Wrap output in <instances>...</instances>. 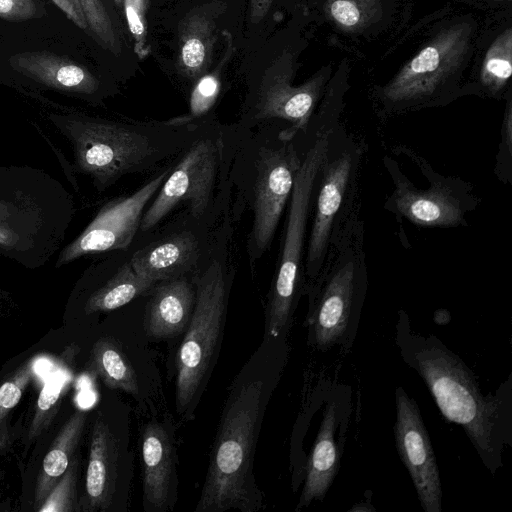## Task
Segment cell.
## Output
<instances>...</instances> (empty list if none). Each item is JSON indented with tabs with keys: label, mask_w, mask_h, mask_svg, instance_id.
Masks as SVG:
<instances>
[{
	"label": "cell",
	"mask_w": 512,
	"mask_h": 512,
	"mask_svg": "<svg viewBox=\"0 0 512 512\" xmlns=\"http://www.w3.org/2000/svg\"><path fill=\"white\" fill-rule=\"evenodd\" d=\"M285 339L263 337L232 379L194 512H258L264 508L254 458L264 414L286 361Z\"/></svg>",
	"instance_id": "1"
},
{
	"label": "cell",
	"mask_w": 512,
	"mask_h": 512,
	"mask_svg": "<svg viewBox=\"0 0 512 512\" xmlns=\"http://www.w3.org/2000/svg\"><path fill=\"white\" fill-rule=\"evenodd\" d=\"M48 118L71 145L74 171L88 177L98 192L124 176L153 170L178 156L205 121L188 116L126 121L82 113H51Z\"/></svg>",
	"instance_id": "2"
},
{
	"label": "cell",
	"mask_w": 512,
	"mask_h": 512,
	"mask_svg": "<svg viewBox=\"0 0 512 512\" xmlns=\"http://www.w3.org/2000/svg\"><path fill=\"white\" fill-rule=\"evenodd\" d=\"M248 132L238 124L203 121L145 210L139 230L149 232L178 207L208 229L230 214L233 161Z\"/></svg>",
	"instance_id": "3"
},
{
	"label": "cell",
	"mask_w": 512,
	"mask_h": 512,
	"mask_svg": "<svg viewBox=\"0 0 512 512\" xmlns=\"http://www.w3.org/2000/svg\"><path fill=\"white\" fill-rule=\"evenodd\" d=\"M249 131L243 138L232 167L236 200L230 211L238 219L243 207L252 213L247 237L249 261L254 264L270 248L288 204L301 165L298 134L274 122Z\"/></svg>",
	"instance_id": "4"
},
{
	"label": "cell",
	"mask_w": 512,
	"mask_h": 512,
	"mask_svg": "<svg viewBox=\"0 0 512 512\" xmlns=\"http://www.w3.org/2000/svg\"><path fill=\"white\" fill-rule=\"evenodd\" d=\"M75 214L71 193L31 166H0V256L26 268L60 251Z\"/></svg>",
	"instance_id": "5"
},
{
	"label": "cell",
	"mask_w": 512,
	"mask_h": 512,
	"mask_svg": "<svg viewBox=\"0 0 512 512\" xmlns=\"http://www.w3.org/2000/svg\"><path fill=\"white\" fill-rule=\"evenodd\" d=\"M231 219L216 230L211 251L192 276L195 303L175 357V411L182 422L196 412L220 355L234 269L228 264Z\"/></svg>",
	"instance_id": "6"
},
{
	"label": "cell",
	"mask_w": 512,
	"mask_h": 512,
	"mask_svg": "<svg viewBox=\"0 0 512 512\" xmlns=\"http://www.w3.org/2000/svg\"><path fill=\"white\" fill-rule=\"evenodd\" d=\"M409 363L424 380L443 417L462 426L485 465L501 466L504 445V402L484 396L472 371L436 338L424 339Z\"/></svg>",
	"instance_id": "7"
},
{
	"label": "cell",
	"mask_w": 512,
	"mask_h": 512,
	"mask_svg": "<svg viewBox=\"0 0 512 512\" xmlns=\"http://www.w3.org/2000/svg\"><path fill=\"white\" fill-rule=\"evenodd\" d=\"M364 154V143L340 123L330 130L317 175L307 237L305 290L317 279L332 244L347 224L361 215L360 171Z\"/></svg>",
	"instance_id": "8"
},
{
	"label": "cell",
	"mask_w": 512,
	"mask_h": 512,
	"mask_svg": "<svg viewBox=\"0 0 512 512\" xmlns=\"http://www.w3.org/2000/svg\"><path fill=\"white\" fill-rule=\"evenodd\" d=\"M330 130L301 142V165L288 202L278 264L265 305L264 338L286 337L298 300L305 291L308 222Z\"/></svg>",
	"instance_id": "9"
},
{
	"label": "cell",
	"mask_w": 512,
	"mask_h": 512,
	"mask_svg": "<svg viewBox=\"0 0 512 512\" xmlns=\"http://www.w3.org/2000/svg\"><path fill=\"white\" fill-rule=\"evenodd\" d=\"M364 220L352 219L328 251L309 294L310 344L325 350L343 340L361 309L368 286Z\"/></svg>",
	"instance_id": "10"
},
{
	"label": "cell",
	"mask_w": 512,
	"mask_h": 512,
	"mask_svg": "<svg viewBox=\"0 0 512 512\" xmlns=\"http://www.w3.org/2000/svg\"><path fill=\"white\" fill-rule=\"evenodd\" d=\"M396 154L409 158L426 177L430 186L420 189L402 173L398 163L389 156L383 159L394 189L384 203V208L397 219L406 218L415 225L425 227L456 228L467 226V216L480 204L473 186L456 177L436 172L425 158L411 148L399 145Z\"/></svg>",
	"instance_id": "11"
},
{
	"label": "cell",
	"mask_w": 512,
	"mask_h": 512,
	"mask_svg": "<svg viewBox=\"0 0 512 512\" xmlns=\"http://www.w3.org/2000/svg\"><path fill=\"white\" fill-rule=\"evenodd\" d=\"M471 26L454 24L437 33L377 93L384 116L439 105L440 94L467 55Z\"/></svg>",
	"instance_id": "12"
},
{
	"label": "cell",
	"mask_w": 512,
	"mask_h": 512,
	"mask_svg": "<svg viewBox=\"0 0 512 512\" xmlns=\"http://www.w3.org/2000/svg\"><path fill=\"white\" fill-rule=\"evenodd\" d=\"M98 416L86 472L89 506L125 512L129 510L134 474L130 408L121 404L114 422L102 414Z\"/></svg>",
	"instance_id": "13"
},
{
	"label": "cell",
	"mask_w": 512,
	"mask_h": 512,
	"mask_svg": "<svg viewBox=\"0 0 512 512\" xmlns=\"http://www.w3.org/2000/svg\"><path fill=\"white\" fill-rule=\"evenodd\" d=\"M292 55L283 52L264 70L254 97L244 110L240 128L251 131L275 120L289 123L293 134L305 133L320 100L327 79L319 72L301 85L294 86Z\"/></svg>",
	"instance_id": "14"
},
{
	"label": "cell",
	"mask_w": 512,
	"mask_h": 512,
	"mask_svg": "<svg viewBox=\"0 0 512 512\" xmlns=\"http://www.w3.org/2000/svg\"><path fill=\"white\" fill-rule=\"evenodd\" d=\"M171 168H164L132 194L105 203L83 231L60 249L55 266L60 268L89 255L127 250L140 229L148 203Z\"/></svg>",
	"instance_id": "15"
},
{
	"label": "cell",
	"mask_w": 512,
	"mask_h": 512,
	"mask_svg": "<svg viewBox=\"0 0 512 512\" xmlns=\"http://www.w3.org/2000/svg\"><path fill=\"white\" fill-rule=\"evenodd\" d=\"M394 436L399 457L408 470L425 512H441L442 487L434 450L419 407L402 387L395 392Z\"/></svg>",
	"instance_id": "16"
},
{
	"label": "cell",
	"mask_w": 512,
	"mask_h": 512,
	"mask_svg": "<svg viewBox=\"0 0 512 512\" xmlns=\"http://www.w3.org/2000/svg\"><path fill=\"white\" fill-rule=\"evenodd\" d=\"M176 228L135 251L129 261L135 272L155 285L193 276L206 261L214 238L210 229L183 219ZM215 235V234H214Z\"/></svg>",
	"instance_id": "17"
},
{
	"label": "cell",
	"mask_w": 512,
	"mask_h": 512,
	"mask_svg": "<svg viewBox=\"0 0 512 512\" xmlns=\"http://www.w3.org/2000/svg\"><path fill=\"white\" fill-rule=\"evenodd\" d=\"M142 505L145 512H171L179 492L175 429L170 420L147 421L139 437Z\"/></svg>",
	"instance_id": "18"
},
{
	"label": "cell",
	"mask_w": 512,
	"mask_h": 512,
	"mask_svg": "<svg viewBox=\"0 0 512 512\" xmlns=\"http://www.w3.org/2000/svg\"><path fill=\"white\" fill-rule=\"evenodd\" d=\"M80 284L89 291L84 301L86 314L118 309L155 285L138 275L128 258L122 259L118 253L92 263Z\"/></svg>",
	"instance_id": "19"
},
{
	"label": "cell",
	"mask_w": 512,
	"mask_h": 512,
	"mask_svg": "<svg viewBox=\"0 0 512 512\" xmlns=\"http://www.w3.org/2000/svg\"><path fill=\"white\" fill-rule=\"evenodd\" d=\"M9 63L16 72L47 89L85 99H96L101 90L100 81L87 68L51 52L18 53Z\"/></svg>",
	"instance_id": "20"
},
{
	"label": "cell",
	"mask_w": 512,
	"mask_h": 512,
	"mask_svg": "<svg viewBox=\"0 0 512 512\" xmlns=\"http://www.w3.org/2000/svg\"><path fill=\"white\" fill-rule=\"evenodd\" d=\"M150 291L143 321L146 334L156 339L184 334L195 303L192 276L159 282Z\"/></svg>",
	"instance_id": "21"
},
{
	"label": "cell",
	"mask_w": 512,
	"mask_h": 512,
	"mask_svg": "<svg viewBox=\"0 0 512 512\" xmlns=\"http://www.w3.org/2000/svg\"><path fill=\"white\" fill-rule=\"evenodd\" d=\"M223 8L221 3L198 7L179 23L177 68L184 77L198 79L210 65L215 43L216 17Z\"/></svg>",
	"instance_id": "22"
},
{
	"label": "cell",
	"mask_w": 512,
	"mask_h": 512,
	"mask_svg": "<svg viewBox=\"0 0 512 512\" xmlns=\"http://www.w3.org/2000/svg\"><path fill=\"white\" fill-rule=\"evenodd\" d=\"M335 404H329L324 413L320 428L306 465V475L296 511L322 500L330 488L339 468V450L335 440Z\"/></svg>",
	"instance_id": "23"
},
{
	"label": "cell",
	"mask_w": 512,
	"mask_h": 512,
	"mask_svg": "<svg viewBox=\"0 0 512 512\" xmlns=\"http://www.w3.org/2000/svg\"><path fill=\"white\" fill-rule=\"evenodd\" d=\"M92 360L94 368L108 387L134 397L139 396L137 373L116 341L109 338L98 341L93 349Z\"/></svg>",
	"instance_id": "24"
},
{
	"label": "cell",
	"mask_w": 512,
	"mask_h": 512,
	"mask_svg": "<svg viewBox=\"0 0 512 512\" xmlns=\"http://www.w3.org/2000/svg\"><path fill=\"white\" fill-rule=\"evenodd\" d=\"M222 36L225 49L219 63L213 71L201 75L191 91L189 114L187 115L191 120L203 121L208 119L207 115L220 95L223 70L234 53L231 34L227 30H223Z\"/></svg>",
	"instance_id": "25"
},
{
	"label": "cell",
	"mask_w": 512,
	"mask_h": 512,
	"mask_svg": "<svg viewBox=\"0 0 512 512\" xmlns=\"http://www.w3.org/2000/svg\"><path fill=\"white\" fill-rule=\"evenodd\" d=\"M512 74V29L507 28L489 46L480 71V82L496 97L506 88Z\"/></svg>",
	"instance_id": "26"
},
{
	"label": "cell",
	"mask_w": 512,
	"mask_h": 512,
	"mask_svg": "<svg viewBox=\"0 0 512 512\" xmlns=\"http://www.w3.org/2000/svg\"><path fill=\"white\" fill-rule=\"evenodd\" d=\"M327 17L345 32H357L376 20L381 0H325Z\"/></svg>",
	"instance_id": "27"
},
{
	"label": "cell",
	"mask_w": 512,
	"mask_h": 512,
	"mask_svg": "<svg viewBox=\"0 0 512 512\" xmlns=\"http://www.w3.org/2000/svg\"><path fill=\"white\" fill-rule=\"evenodd\" d=\"M86 17L88 28L102 47L113 54L121 52V41L102 0H77Z\"/></svg>",
	"instance_id": "28"
},
{
	"label": "cell",
	"mask_w": 512,
	"mask_h": 512,
	"mask_svg": "<svg viewBox=\"0 0 512 512\" xmlns=\"http://www.w3.org/2000/svg\"><path fill=\"white\" fill-rule=\"evenodd\" d=\"M150 0H123L124 12L129 31L134 39V51L139 59L150 54L147 45V12Z\"/></svg>",
	"instance_id": "29"
},
{
	"label": "cell",
	"mask_w": 512,
	"mask_h": 512,
	"mask_svg": "<svg viewBox=\"0 0 512 512\" xmlns=\"http://www.w3.org/2000/svg\"><path fill=\"white\" fill-rule=\"evenodd\" d=\"M500 135L494 173L502 183L509 184L512 179V99L510 96L506 102Z\"/></svg>",
	"instance_id": "30"
},
{
	"label": "cell",
	"mask_w": 512,
	"mask_h": 512,
	"mask_svg": "<svg viewBox=\"0 0 512 512\" xmlns=\"http://www.w3.org/2000/svg\"><path fill=\"white\" fill-rule=\"evenodd\" d=\"M38 6L35 0H0V18L24 21L35 17Z\"/></svg>",
	"instance_id": "31"
},
{
	"label": "cell",
	"mask_w": 512,
	"mask_h": 512,
	"mask_svg": "<svg viewBox=\"0 0 512 512\" xmlns=\"http://www.w3.org/2000/svg\"><path fill=\"white\" fill-rule=\"evenodd\" d=\"M28 378V371H24L17 379L5 382L0 387V417L19 402Z\"/></svg>",
	"instance_id": "32"
},
{
	"label": "cell",
	"mask_w": 512,
	"mask_h": 512,
	"mask_svg": "<svg viewBox=\"0 0 512 512\" xmlns=\"http://www.w3.org/2000/svg\"><path fill=\"white\" fill-rule=\"evenodd\" d=\"M68 457L63 447L50 450L43 461V469L50 477H58L66 471Z\"/></svg>",
	"instance_id": "33"
},
{
	"label": "cell",
	"mask_w": 512,
	"mask_h": 512,
	"mask_svg": "<svg viewBox=\"0 0 512 512\" xmlns=\"http://www.w3.org/2000/svg\"><path fill=\"white\" fill-rule=\"evenodd\" d=\"M52 1L76 26L84 30L88 28L86 17L77 0Z\"/></svg>",
	"instance_id": "34"
},
{
	"label": "cell",
	"mask_w": 512,
	"mask_h": 512,
	"mask_svg": "<svg viewBox=\"0 0 512 512\" xmlns=\"http://www.w3.org/2000/svg\"><path fill=\"white\" fill-rule=\"evenodd\" d=\"M62 386L63 382L61 381L51 380L47 382L39 395L38 408L42 411L50 409L56 403Z\"/></svg>",
	"instance_id": "35"
},
{
	"label": "cell",
	"mask_w": 512,
	"mask_h": 512,
	"mask_svg": "<svg viewBox=\"0 0 512 512\" xmlns=\"http://www.w3.org/2000/svg\"><path fill=\"white\" fill-rule=\"evenodd\" d=\"M274 0H250V22L257 24L261 22L272 5Z\"/></svg>",
	"instance_id": "36"
},
{
	"label": "cell",
	"mask_w": 512,
	"mask_h": 512,
	"mask_svg": "<svg viewBox=\"0 0 512 512\" xmlns=\"http://www.w3.org/2000/svg\"><path fill=\"white\" fill-rule=\"evenodd\" d=\"M123 0H114V2L117 4V5H121Z\"/></svg>",
	"instance_id": "37"
},
{
	"label": "cell",
	"mask_w": 512,
	"mask_h": 512,
	"mask_svg": "<svg viewBox=\"0 0 512 512\" xmlns=\"http://www.w3.org/2000/svg\"><path fill=\"white\" fill-rule=\"evenodd\" d=\"M508 1H511V0H508Z\"/></svg>",
	"instance_id": "38"
}]
</instances>
